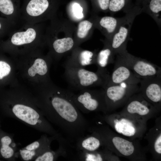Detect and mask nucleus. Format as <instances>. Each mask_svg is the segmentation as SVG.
<instances>
[{"instance_id":"obj_16","label":"nucleus","mask_w":161,"mask_h":161,"mask_svg":"<svg viewBox=\"0 0 161 161\" xmlns=\"http://www.w3.org/2000/svg\"><path fill=\"white\" fill-rule=\"evenodd\" d=\"M94 27L92 18L91 20H83L79 22L74 37L76 47L88 39V37L90 36Z\"/></svg>"},{"instance_id":"obj_27","label":"nucleus","mask_w":161,"mask_h":161,"mask_svg":"<svg viewBox=\"0 0 161 161\" xmlns=\"http://www.w3.org/2000/svg\"><path fill=\"white\" fill-rule=\"evenodd\" d=\"M155 150L157 153H161V134L157 138L154 144Z\"/></svg>"},{"instance_id":"obj_21","label":"nucleus","mask_w":161,"mask_h":161,"mask_svg":"<svg viewBox=\"0 0 161 161\" xmlns=\"http://www.w3.org/2000/svg\"><path fill=\"white\" fill-rule=\"evenodd\" d=\"M115 128L117 132L126 136H132L136 132L135 129L133 124L124 119L116 121Z\"/></svg>"},{"instance_id":"obj_13","label":"nucleus","mask_w":161,"mask_h":161,"mask_svg":"<svg viewBox=\"0 0 161 161\" xmlns=\"http://www.w3.org/2000/svg\"><path fill=\"white\" fill-rule=\"evenodd\" d=\"M21 0H0V12L18 25L21 22Z\"/></svg>"},{"instance_id":"obj_4","label":"nucleus","mask_w":161,"mask_h":161,"mask_svg":"<svg viewBox=\"0 0 161 161\" xmlns=\"http://www.w3.org/2000/svg\"><path fill=\"white\" fill-rule=\"evenodd\" d=\"M125 15L109 41H108L116 55L126 51L131 28L136 17L142 12L138 5L131 7L124 11Z\"/></svg>"},{"instance_id":"obj_14","label":"nucleus","mask_w":161,"mask_h":161,"mask_svg":"<svg viewBox=\"0 0 161 161\" xmlns=\"http://www.w3.org/2000/svg\"><path fill=\"white\" fill-rule=\"evenodd\" d=\"M0 153L2 157L6 159L15 161L18 154L13 136L9 135H3L0 138Z\"/></svg>"},{"instance_id":"obj_19","label":"nucleus","mask_w":161,"mask_h":161,"mask_svg":"<svg viewBox=\"0 0 161 161\" xmlns=\"http://www.w3.org/2000/svg\"><path fill=\"white\" fill-rule=\"evenodd\" d=\"M113 143L119 152L126 156L131 155L134 152V148L132 143L118 137H115L112 140Z\"/></svg>"},{"instance_id":"obj_7","label":"nucleus","mask_w":161,"mask_h":161,"mask_svg":"<svg viewBox=\"0 0 161 161\" xmlns=\"http://www.w3.org/2000/svg\"><path fill=\"white\" fill-rule=\"evenodd\" d=\"M116 56L113 69L110 75L107 85L123 83L134 84L140 83L141 79L135 75L118 55Z\"/></svg>"},{"instance_id":"obj_6","label":"nucleus","mask_w":161,"mask_h":161,"mask_svg":"<svg viewBox=\"0 0 161 161\" xmlns=\"http://www.w3.org/2000/svg\"><path fill=\"white\" fill-rule=\"evenodd\" d=\"M117 55L121 57L135 75L141 79L161 75V69L160 67L145 59L133 55L127 51Z\"/></svg>"},{"instance_id":"obj_12","label":"nucleus","mask_w":161,"mask_h":161,"mask_svg":"<svg viewBox=\"0 0 161 161\" xmlns=\"http://www.w3.org/2000/svg\"><path fill=\"white\" fill-rule=\"evenodd\" d=\"M95 27L98 29L109 41L121 21L123 17L116 18L112 16L99 17L93 15L92 18Z\"/></svg>"},{"instance_id":"obj_18","label":"nucleus","mask_w":161,"mask_h":161,"mask_svg":"<svg viewBox=\"0 0 161 161\" xmlns=\"http://www.w3.org/2000/svg\"><path fill=\"white\" fill-rule=\"evenodd\" d=\"M75 142V148L78 151H95L100 145V140L93 135L85 136L78 139Z\"/></svg>"},{"instance_id":"obj_25","label":"nucleus","mask_w":161,"mask_h":161,"mask_svg":"<svg viewBox=\"0 0 161 161\" xmlns=\"http://www.w3.org/2000/svg\"><path fill=\"white\" fill-rule=\"evenodd\" d=\"M11 71L10 65L7 62L0 60V80L7 76Z\"/></svg>"},{"instance_id":"obj_28","label":"nucleus","mask_w":161,"mask_h":161,"mask_svg":"<svg viewBox=\"0 0 161 161\" xmlns=\"http://www.w3.org/2000/svg\"><path fill=\"white\" fill-rule=\"evenodd\" d=\"M2 28V24L1 22H0V30Z\"/></svg>"},{"instance_id":"obj_8","label":"nucleus","mask_w":161,"mask_h":161,"mask_svg":"<svg viewBox=\"0 0 161 161\" xmlns=\"http://www.w3.org/2000/svg\"><path fill=\"white\" fill-rule=\"evenodd\" d=\"M60 136L48 137L46 134H43L37 140L20 149L18 153V155L23 161H34L41 154L51 148L52 142Z\"/></svg>"},{"instance_id":"obj_1","label":"nucleus","mask_w":161,"mask_h":161,"mask_svg":"<svg viewBox=\"0 0 161 161\" xmlns=\"http://www.w3.org/2000/svg\"><path fill=\"white\" fill-rule=\"evenodd\" d=\"M70 90L56 88L44 95L41 110L57 126L70 143L84 137L90 127L88 120L75 104Z\"/></svg>"},{"instance_id":"obj_24","label":"nucleus","mask_w":161,"mask_h":161,"mask_svg":"<svg viewBox=\"0 0 161 161\" xmlns=\"http://www.w3.org/2000/svg\"><path fill=\"white\" fill-rule=\"evenodd\" d=\"M69 14L71 18L74 21H81L84 17L83 9L79 3L74 2L70 5Z\"/></svg>"},{"instance_id":"obj_22","label":"nucleus","mask_w":161,"mask_h":161,"mask_svg":"<svg viewBox=\"0 0 161 161\" xmlns=\"http://www.w3.org/2000/svg\"><path fill=\"white\" fill-rule=\"evenodd\" d=\"M144 101L141 102L138 100H133L128 105L127 109L128 111L131 114L137 113L140 115H144L148 114L149 110L148 107L144 103Z\"/></svg>"},{"instance_id":"obj_29","label":"nucleus","mask_w":161,"mask_h":161,"mask_svg":"<svg viewBox=\"0 0 161 161\" xmlns=\"http://www.w3.org/2000/svg\"><path fill=\"white\" fill-rule=\"evenodd\" d=\"M142 0V1H143V0Z\"/></svg>"},{"instance_id":"obj_20","label":"nucleus","mask_w":161,"mask_h":161,"mask_svg":"<svg viewBox=\"0 0 161 161\" xmlns=\"http://www.w3.org/2000/svg\"><path fill=\"white\" fill-rule=\"evenodd\" d=\"M48 67L46 61L41 58L36 59L33 65L28 70L29 75L31 77L34 76L36 74L43 76L47 74Z\"/></svg>"},{"instance_id":"obj_23","label":"nucleus","mask_w":161,"mask_h":161,"mask_svg":"<svg viewBox=\"0 0 161 161\" xmlns=\"http://www.w3.org/2000/svg\"><path fill=\"white\" fill-rule=\"evenodd\" d=\"M131 0H110L109 11L113 14L121 10L124 11L131 7H129Z\"/></svg>"},{"instance_id":"obj_3","label":"nucleus","mask_w":161,"mask_h":161,"mask_svg":"<svg viewBox=\"0 0 161 161\" xmlns=\"http://www.w3.org/2000/svg\"><path fill=\"white\" fill-rule=\"evenodd\" d=\"M53 0H23L20 9L21 22L30 24L43 23L56 16Z\"/></svg>"},{"instance_id":"obj_26","label":"nucleus","mask_w":161,"mask_h":161,"mask_svg":"<svg viewBox=\"0 0 161 161\" xmlns=\"http://www.w3.org/2000/svg\"><path fill=\"white\" fill-rule=\"evenodd\" d=\"M110 0H96L98 11L106 12L109 11Z\"/></svg>"},{"instance_id":"obj_10","label":"nucleus","mask_w":161,"mask_h":161,"mask_svg":"<svg viewBox=\"0 0 161 161\" xmlns=\"http://www.w3.org/2000/svg\"><path fill=\"white\" fill-rule=\"evenodd\" d=\"M138 84L123 83L107 85L103 89L106 103L110 101L116 103L122 100L125 97L139 91Z\"/></svg>"},{"instance_id":"obj_11","label":"nucleus","mask_w":161,"mask_h":161,"mask_svg":"<svg viewBox=\"0 0 161 161\" xmlns=\"http://www.w3.org/2000/svg\"><path fill=\"white\" fill-rule=\"evenodd\" d=\"M139 90L151 101L157 103L161 100V75L141 79Z\"/></svg>"},{"instance_id":"obj_5","label":"nucleus","mask_w":161,"mask_h":161,"mask_svg":"<svg viewBox=\"0 0 161 161\" xmlns=\"http://www.w3.org/2000/svg\"><path fill=\"white\" fill-rule=\"evenodd\" d=\"M102 89L101 90L84 89L76 94L72 92L73 100L80 112L88 114L102 108L105 106L106 103L104 90Z\"/></svg>"},{"instance_id":"obj_2","label":"nucleus","mask_w":161,"mask_h":161,"mask_svg":"<svg viewBox=\"0 0 161 161\" xmlns=\"http://www.w3.org/2000/svg\"><path fill=\"white\" fill-rule=\"evenodd\" d=\"M64 68V76L69 87L74 90L98 86L104 89L108 83L110 75L105 69H97L94 72L83 67Z\"/></svg>"},{"instance_id":"obj_15","label":"nucleus","mask_w":161,"mask_h":161,"mask_svg":"<svg viewBox=\"0 0 161 161\" xmlns=\"http://www.w3.org/2000/svg\"><path fill=\"white\" fill-rule=\"evenodd\" d=\"M103 48L97 53L96 64L97 69H104L108 65L114 63L116 55L109 42L105 39L103 41Z\"/></svg>"},{"instance_id":"obj_9","label":"nucleus","mask_w":161,"mask_h":161,"mask_svg":"<svg viewBox=\"0 0 161 161\" xmlns=\"http://www.w3.org/2000/svg\"><path fill=\"white\" fill-rule=\"evenodd\" d=\"M72 52L71 55L64 63V67L85 68L88 65L95 64L96 51L84 49L77 47Z\"/></svg>"},{"instance_id":"obj_17","label":"nucleus","mask_w":161,"mask_h":161,"mask_svg":"<svg viewBox=\"0 0 161 161\" xmlns=\"http://www.w3.org/2000/svg\"><path fill=\"white\" fill-rule=\"evenodd\" d=\"M142 2V12L146 13L150 16L160 28L161 0H143Z\"/></svg>"}]
</instances>
